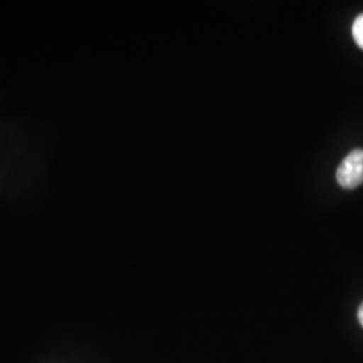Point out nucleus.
Masks as SVG:
<instances>
[{"label": "nucleus", "mask_w": 363, "mask_h": 363, "mask_svg": "<svg viewBox=\"0 0 363 363\" xmlns=\"http://www.w3.org/2000/svg\"><path fill=\"white\" fill-rule=\"evenodd\" d=\"M337 181L343 189H355L363 183V150H354L343 159L337 171Z\"/></svg>", "instance_id": "f257e3e1"}, {"label": "nucleus", "mask_w": 363, "mask_h": 363, "mask_svg": "<svg viewBox=\"0 0 363 363\" xmlns=\"http://www.w3.org/2000/svg\"><path fill=\"white\" fill-rule=\"evenodd\" d=\"M352 37L355 39L357 45L363 49V13L358 15L352 25Z\"/></svg>", "instance_id": "f03ea898"}, {"label": "nucleus", "mask_w": 363, "mask_h": 363, "mask_svg": "<svg viewBox=\"0 0 363 363\" xmlns=\"http://www.w3.org/2000/svg\"><path fill=\"white\" fill-rule=\"evenodd\" d=\"M358 320H359V323L363 327V303L359 306V308H358Z\"/></svg>", "instance_id": "7ed1b4c3"}]
</instances>
